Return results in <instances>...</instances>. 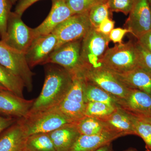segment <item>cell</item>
I'll list each match as a JSON object with an SVG mask.
<instances>
[{
	"instance_id": "d4e9b609",
	"label": "cell",
	"mask_w": 151,
	"mask_h": 151,
	"mask_svg": "<svg viewBox=\"0 0 151 151\" xmlns=\"http://www.w3.org/2000/svg\"><path fill=\"white\" fill-rule=\"evenodd\" d=\"M131 113V112H130ZM132 113L135 135L139 136L146 145V148L151 151V126L138 115Z\"/></svg>"
},
{
	"instance_id": "7bdbcfd3",
	"label": "cell",
	"mask_w": 151,
	"mask_h": 151,
	"mask_svg": "<svg viewBox=\"0 0 151 151\" xmlns=\"http://www.w3.org/2000/svg\"><path fill=\"white\" fill-rule=\"evenodd\" d=\"M150 4H151V0H148Z\"/></svg>"
},
{
	"instance_id": "4fadbf2b",
	"label": "cell",
	"mask_w": 151,
	"mask_h": 151,
	"mask_svg": "<svg viewBox=\"0 0 151 151\" xmlns=\"http://www.w3.org/2000/svg\"><path fill=\"white\" fill-rule=\"evenodd\" d=\"M51 10L46 19L37 27L33 28L35 38L51 33L59 25L69 18L73 14L67 0H52Z\"/></svg>"
},
{
	"instance_id": "5bb4252c",
	"label": "cell",
	"mask_w": 151,
	"mask_h": 151,
	"mask_svg": "<svg viewBox=\"0 0 151 151\" xmlns=\"http://www.w3.org/2000/svg\"><path fill=\"white\" fill-rule=\"evenodd\" d=\"M28 136L22 119L0 134V151H20L26 146Z\"/></svg>"
},
{
	"instance_id": "3957f363",
	"label": "cell",
	"mask_w": 151,
	"mask_h": 151,
	"mask_svg": "<svg viewBox=\"0 0 151 151\" xmlns=\"http://www.w3.org/2000/svg\"><path fill=\"white\" fill-rule=\"evenodd\" d=\"M22 119L28 136L38 133H49L74 123L60 110L58 106L29 113L26 117Z\"/></svg>"
},
{
	"instance_id": "836d02e7",
	"label": "cell",
	"mask_w": 151,
	"mask_h": 151,
	"mask_svg": "<svg viewBox=\"0 0 151 151\" xmlns=\"http://www.w3.org/2000/svg\"><path fill=\"white\" fill-rule=\"evenodd\" d=\"M38 1L40 0H19L14 12L22 16L25 11Z\"/></svg>"
},
{
	"instance_id": "9a60e30c",
	"label": "cell",
	"mask_w": 151,
	"mask_h": 151,
	"mask_svg": "<svg viewBox=\"0 0 151 151\" xmlns=\"http://www.w3.org/2000/svg\"><path fill=\"white\" fill-rule=\"evenodd\" d=\"M125 136L127 135L124 133L106 129L97 134L80 135L69 151H96L116 139Z\"/></svg>"
},
{
	"instance_id": "60d3db41",
	"label": "cell",
	"mask_w": 151,
	"mask_h": 151,
	"mask_svg": "<svg viewBox=\"0 0 151 151\" xmlns=\"http://www.w3.org/2000/svg\"><path fill=\"white\" fill-rule=\"evenodd\" d=\"M20 151H31L29 149H28L26 147H25L24 148H23L22 150H21Z\"/></svg>"
},
{
	"instance_id": "d6a6232c",
	"label": "cell",
	"mask_w": 151,
	"mask_h": 151,
	"mask_svg": "<svg viewBox=\"0 0 151 151\" xmlns=\"http://www.w3.org/2000/svg\"><path fill=\"white\" fill-rule=\"evenodd\" d=\"M114 26L115 22L111 19L108 18L102 21L98 27L95 28V29L97 32L105 35H109L114 29Z\"/></svg>"
},
{
	"instance_id": "f1b7e54d",
	"label": "cell",
	"mask_w": 151,
	"mask_h": 151,
	"mask_svg": "<svg viewBox=\"0 0 151 151\" xmlns=\"http://www.w3.org/2000/svg\"><path fill=\"white\" fill-rule=\"evenodd\" d=\"M12 4L10 0H0V37L2 40L5 36L8 20Z\"/></svg>"
},
{
	"instance_id": "9c48e42d",
	"label": "cell",
	"mask_w": 151,
	"mask_h": 151,
	"mask_svg": "<svg viewBox=\"0 0 151 151\" xmlns=\"http://www.w3.org/2000/svg\"><path fill=\"white\" fill-rule=\"evenodd\" d=\"M92 27L89 20V12L73 15L52 32L57 38L55 49L65 43L82 39Z\"/></svg>"
},
{
	"instance_id": "8fae6325",
	"label": "cell",
	"mask_w": 151,
	"mask_h": 151,
	"mask_svg": "<svg viewBox=\"0 0 151 151\" xmlns=\"http://www.w3.org/2000/svg\"><path fill=\"white\" fill-rule=\"evenodd\" d=\"M57 42L56 36L52 33L36 37L25 54L29 67L45 64L50 55L55 49Z\"/></svg>"
},
{
	"instance_id": "603a6c76",
	"label": "cell",
	"mask_w": 151,
	"mask_h": 151,
	"mask_svg": "<svg viewBox=\"0 0 151 151\" xmlns=\"http://www.w3.org/2000/svg\"><path fill=\"white\" fill-rule=\"evenodd\" d=\"M75 124L80 135L87 136L96 135L106 130L101 120L88 116H84L75 122Z\"/></svg>"
},
{
	"instance_id": "4316f807",
	"label": "cell",
	"mask_w": 151,
	"mask_h": 151,
	"mask_svg": "<svg viewBox=\"0 0 151 151\" xmlns=\"http://www.w3.org/2000/svg\"><path fill=\"white\" fill-rule=\"evenodd\" d=\"M109 10L107 2L99 4L93 7L89 12V20L92 26L96 28L104 19L109 18Z\"/></svg>"
},
{
	"instance_id": "b9f144b4",
	"label": "cell",
	"mask_w": 151,
	"mask_h": 151,
	"mask_svg": "<svg viewBox=\"0 0 151 151\" xmlns=\"http://www.w3.org/2000/svg\"><path fill=\"white\" fill-rule=\"evenodd\" d=\"M10 1L12 4H14L17 1V0H10Z\"/></svg>"
},
{
	"instance_id": "4dcf8cb0",
	"label": "cell",
	"mask_w": 151,
	"mask_h": 151,
	"mask_svg": "<svg viewBox=\"0 0 151 151\" xmlns=\"http://www.w3.org/2000/svg\"><path fill=\"white\" fill-rule=\"evenodd\" d=\"M135 45L137 52L139 66L151 74V53L139 43L137 40Z\"/></svg>"
},
{
	"instance_id": "ab89813d",
	"label": "cell",
	"mask_w": 151,
	"mask_h": 151,
	"mask_svg": "<svg viewBox=\"0 0 151 151\" xmlns=\"http://www.w3.org/2000/svg\"><path fill=\"white\" fill-rule=\"evenodd\" d=\"M124 151H138V150H136V149L132 148H130L127 149V150H124Z\"/></svg>"
},
{
	"instance_id": "f546056e",
	"label": "cell",
	"mask_w": 151,
	"mask_h": 151,
	"mask_svg": "<svg viewBox=\"0 0 151 151\" xmlns=\"http://www.w3.org/2000/svg\"><path fill=\"white\" fill-rule=\"evenodd\" d=\"M136 0H107L109 9L112 12H120L125 14H129Z\"/></svg>"
},
{
	"instance_id": "ba28073f",
	"label": "cell",
	"mask_w": 151,
	"mask_h": 151,
	"mask_svg": "<svg viewBox=\"0 0 151 151\" xmlns=\"http://www.w3.org/2000/svg\"><path fill=\"white\" fill-rule=\"evenodd\" d=\"M109 35L97 32L93 27L81 41V57L86 68L100 66V62L108 48Z\"/></svg>"
},
{
	"instance_id": "44dd1931",
	"label": "cell",
	"mask_w": 151,
	"mask_h": 151,
	"mask_svg": "<svg viewBox=\"0 0 151 151\" xmlns=\"http://www.w3.org/2000/svg\"><path fill=\"white\" fill-rule=\"evenodd\" d=\"M0 83L9 91L19 97H24L23 82L10 70L0 64Z\"/></svg>"
},
{
	"instance_id": "8d00e7d4",
	"label": "cell",
	"mask_w": 151,
	"mask_h": 151,
	"mask_svg": "<svg viewBox=\"0 0 151 151\" xmlns=\"http://www.w3.org/2000/svg\"><path fill=\"white\" fill-rule=\"evenodd\" d=\"M96 151H114L111 143L103 146Z\"/></svg>"
},
{
	"instance_id": "6da1fadb",
	"label": "cell",
	"mask_w": 151,
	"mask_h": 151,
	"mask_svg": "<svg viewBox=\"0 0 151 151\" xmlns=\"http://www.w3.org/2000/svg\"><path fill=\"white\" fill-rule=\"evenodd\" d=\"M73 76L61 67L50 65L45 70V79L39 96L29 113L58 106L65 98L73 82Z\"/></svg>"
},
{
	"instance_id": "ee69618b",
	"label": "cell",
	"mask_w": 151,
	"mask_h": 151,
	"mask_svg": "<svg viewBox=\"0 0 151 151\" xmlns=\"http://www.w3.org/2000/svg\"><path fill=\"white\" fill-rule=\"evenodd\" d=\"M146 151H151L149 150H147V149H146Z\"/></svg>"
},
{
	"instance_id": "74e56055",
	"label": "cell",
	"mask_w": 151,
	"mask_h": 151,
	"mask_svg": "<svg viewBox=\"0 0 151 151\" xmlns=\"http://www.w3.org/2000/svg\"><path fill=\"white\" fill-rule=\"evenodd\" d=\"M136 115L140 116L147 122H148L151 126V115H138V114H136Z\"/></svg>"
},
{
	"instance_id": "e0dca14e",
	"label": "cell",
	"mask_w": 151,
	"mask_h": 151,
	"mask_svg": "<svg viewBox=\"0 0 151 151\" xmlns=\"http://www.w3.org/2000/svg\"><path fill=\"white\" fill-rule=\"evenodd\" d=\"M127 87L145 92L151 96V74L140 67L124 73H114Z\"/></svg>"
},
{
	"instance_id": "484cf974",
	"label": "cell",
	"mask_w": 151,
	"mask_h": 151,
	"mask_svg": "<svg viewBox=\"0 0 151 151\" xmlns=\"http://www.w3.org/2000/svg\"><path fill=\"white\" fill-rule=\"evenodd\" d=\"M85 104V116L98 119L109 116L118 108L100 102H90Z\"/></svg>"
},
{
	"instance_id": "f6af8a7d",
	"label": "cell",
	"mask_w": 151,
	"mask_h": 151,
	"mask_svg": "<svg viewBox=\"0 0 151 151\" xmlns=\"http://www.w3.org/2000/svg\"><path fill=\"white\" fill-rule=\"evenodd\" d=\"M150 8H151V4H150Z\"/></svg>"
},
{
	"instance_id": "7a4b0ae2",
	"label": "cell",
	"mask_w": 151,
	"mask_h": 151,
	"mask_svg": "<svg viewBox=\"0 0 151 151\" xmlns=\"http://www.w3.org/2000/svg\"><path fill=\"white\" fill-rule=\"evenodd\" d=\"M100 65L116 73H124L139 67L135 42L116 45L108 48L100 62Z\"/></svg>"
},
{
	"instance_id": "f35d334b",
	"label": "cell",
	"mask_w": 151,
	"mask_h": 151,
	"mask_svg": "<svg viewBox=\"0 0 151 151\" xmlns=\"http://www.w3.org/2000/svg\"><path fill=\"white\" fill-rule=\"evenodd\" d=\"M6 90H8L7 89H6L5 87L3 86L2 84L0 83V92H1V91H6Z\"/></svg>"
},
{
	"instance_id": "ac0fdd59",
	"label": "cell",
	"mask_w": 151,
	"mask_h": 151,
	"mask_svg": "<svg viewBox=\"0 0 151 151\" xmlns=\"http://www.w3.org/2000/svg\"><path fill=\"white\" fill-rule=\"evenodd\" d=\"M100 120L106 130L135 135L132 113L123 108H117L111 115Z\"/></svg>"
},
{
	"instance_id": "5b68a950",
	"label": "cell",
	"mask_w": 151,
	"mask_h": 151,
	"mask_svg": "<svg viewBox=\"0 0 151 151\" xmlns=\"http://www.w3.org/2000/svg\"><path fill=\"white\" fill-rule=\"evenodd\" d=\"M82 39L65 43L54 50L45 64H56L73 76L79 73L83 74L86 68L82 62L80 54Z\"/></svg>"
},
{
	"instance_id": "30bf717a",
	"label": "cell",
	"mask_w": 151,
	"mask_h": 151,
	"mask_svg": "<svg viewBox=\"0 0 151 151\" xmlns=\"http://www.w3.org/2000/svg\"><path fill=\"white\" fill-rule=\"evenodd\" d=\"M129 14L125 27L137 40L151 30V10L148 0H136Z\"/></svg>"
},
{
	"instance_id": "277c9868",
	"label": "cell",
	"mask_w": 151,
	"mask_h": 151,
	"mask_svg": "<svg viewBox=\"0 0 151 151\" xmlns=\"http://www.w3.org/2000/svg\"><path fill=\"white\" fill-rule=\"evenodd\" d=\"M0 64L21 79L28 92L32 91L35 73L31 70L25 53L14 49L0 40Z\"/></svg>"
},
{
	"instance_id": "2e32d148",
	"label": "cell",
	"mask_w": 151,
	"mask_h": 151,
	"mask_svg": "<svg viewBox=\"0 0 151 151\" xmlns=\"http://www.w3.org/2000/svg\"><path fill=\"white\" fill-rule=\"evenodd\" d=\"M120 107L134 114L151 115V96L145 92L130 89L124 99L120 100Z\"/></svg>"
},
{
	"instance_id": "8992f818",
	"label": "cell",
	"mask_w": 151,
	"mask_h": 151,
	"mask_svg": "<svg viewBox=\"0 0 151 151\" xmlns=\"http://www.w3.org/2000/svg\"><path fill=\"white\" fill-rule=\"evenodd\" d=\"M22 17L15 12H11L5 36L1 40L14 49L25 54L35 37L33 29L23 22Z\"/></svg>"
},
{
	"instance_id": "ffe728a7",
	"label": "cell",
	"mask_w": 151,
	"mask_h": 151,
	"mask_svg": "<svg viewBox=\"0 0 151 151\" xmlns=\"http://www.w3.org/2000/svg\"><path fill=\"white\" fill-rule=\"evenodd\" d=\"M83 91L85 103L90 102H100L105 103L115 108H121L119 104L120 99L111 95L99 86L85 80Z\"/></svg>"
},
{
	"instance_id": "7c38bea8",
	"label": "cell",
	"mask_w": 151,
	"mask_h": 151,
	"mask_svg": "<svg viewBox=\"0 0 151 151\" xmlns=\"http://www.w3.org/2000/svg\"><path fill=\"white\" fill-rule=\"evenodd\" d=\"M35 100H26L12 92H0V116L15 119L24 118L29 113Z\"/></svg>"
},
{
	"instance_id": "1f68e13d",
	"label": "cell",
	"mask_w": 151,
	"mask_h": 151,
	"mask_svg": "<svg viewBox=\"0 0 151 151\" xmlns=\"http://www.w3.org/2000/svg\"><path fill=\"white\" fill-rule=\"evenodd\" d=\"M128 33H131V32L127 29H123L122 28L113 29L109 34V39L110 41L113 42V43L122 44L123 43L122 41L123 38L125 35Z\"/></svg>"
},
{
	"instance_id": "d6986e66",
	"label": "cell",
	"mask_w": 151,
	"mask_h": 151,
	"mask_svg": "<svg viewBox=\"0 0 151 151\" xmlns=\"http://www.w3.org/2000/svg\"><path fill=\"white\" fill-rule=\"evenodd\" d=\"M56 151H69L80 135L75 122L48 133Z\"/></svg>"
},
{
	"instance_id": "52a82bcc",
	"label": "cell",
	"mask_w": 151,
	"mask_h": 151,
	"mask_svg": "<svg viewBox=\"0 0 151 151\" xmlns=\"http://www.w3.org/2000/svg\"><path fill=\"white\" fill-rule=\"evenodd\" d=\"M84 80L99 86L120 100L129 94L128 88L116 77L113 72L102 65L86 68L83 73Z\"/></svg>"
},
{
	"instance_id": "e575fe53",
	"label": "cell",
	"mask_w": 151,
	"mask_h": 151,
	"mask_svg": "<svg viewBox=\"0 0 151 151\" xmlns=\"http://www.w3.org/2000/svg\"><path fill=\"white\" fill-rule=\"evenodd\" d=\"M137 41L144 48L151 53V30L142 35Z\"/></svg>"
},
{
	"instance_id": "7402d4cb",
	"label": "cell",
	"mask_w": 151,
	"mask_h": 151,
	"mask_svg": "<svg viewBox=\"0 0 151 151\" xmlns=\"http://www.w3.org/2000/svg\"><path fill=\"white\" fill-rule=\"evenodd\" d=\"M26 147L31 151H56L48 133H38L27 137Z\"/></svg>"
},
{
	"instance_id": "83f0119b",
	"label": "cell",
	"mask_w": 151,
	"mask_h": 151,
	"mask_svg": "<svg viewBox=\"0 0 151 151\" xmlns=\"http://www.w3.org/2000/svg\"><path fill=\"white\" fill-rule=\"evenodd\" d=\"M107 0H67L73 14L88 12L94 6L107 2Z\"/></svg>"
},
{
	"instance_id": "d590c367",
	"label": "cell",
	"mask_w": 151,
	"mask_h": 151,
	"mask_svg": "<svg viewBox=\"0 0 151 151\" xmlns=\"http://www.w3.org/2000/svg\"><path fill=\"white\" fill-rule=\"evenodd\" d=\"M17 119H18L0 116V134L14 124Z\"/></svg>"
},
{
	"instance_id": "cb8c5ba5",
	"label": "cell",
	"mask_w": 151,
	"mask_h": 151,
	"mask_svg": "<svg viewBox=\"0 0 151 151\" xmlns=\"http://www.w3.org/2000/svg\"><path fill=\"white\" fill-rule=\"evenodd\" d=\"M64 115L75 122L85 116V103H78L64 99L58 105Z\"/></svg>"
}]
</instances>
